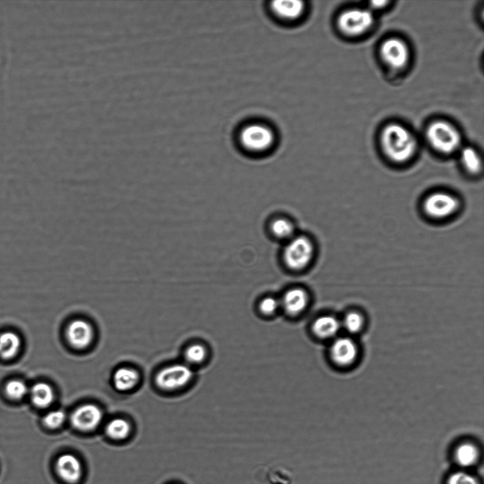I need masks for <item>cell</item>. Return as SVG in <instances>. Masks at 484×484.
<instances>
[{"label":"cell","instance_id":"6da1fadb","mask_svg":"<svg viewBox=\"0 0 484 484\" xmlns=\"http://www.w3.org/2000/svg\"><path fill=\"white\" fill-rule=\"evenodd\" d=\"M379 143L384 158L397 167L410 164L418 152L419 145L413 133L398 123H388L383 127Z\"/></svg>","mask_w":484,"mask_h":484},{"label":"cell","instance_id":"7a4b0ae2","mask_svg":"<svg viewBox=\"0 0 484 484\" xmlns=\"http://www.w3.org/2000/svg\"><path fill=\"white\" fill-rule=\"evenodd\" d=\"M463 200L456 192L434 188L423 195L419 207L422 215L432 223H441L455 218L462 210Z\"/></svg>","mask_w":484,"mask_h":484},{"label":"cell","instance_id":"3957f363","mask_svg":"<svg viewBox=\"0 0 484 484\" xmlns=\"http://www.w3.org/2000/svg\"><path fill=\"white\" fill-rule=\"evenodd\" d=\"M425 137L430 147L443 156L457 154L462 147L458 129L447 120L432 121L426 128Z\"/></svg>","mask_w":484,"mask_h":484},{"label":"cell","instance_id":"277c9868","mask_svg":"<svg viewBox=\"0 0 484 484\" xmlns=\"http://www.w3.org/2000/svg\"><path fill=\"white\" fill-rule=\"evenodd\" d=\"M315 252V245L309 237L305 235H294L288 240L283 249V261L291 269L300 271L310 265Z\"/></svg>","mask_w":484,"mask_h":484},{"label":"cell","instance_id":"5b68a950","mask_svg":"<svg viewBox=\"0 0 484 484\" xmlns=\"http://www.w3.org/2000/svg\"><path fill=\"white\" fill-rule=\"evenodd\" d=\"M374 13L368 8H350L337 18L339 30L349 37H358L367 33L374 25Z\"/></svg>","mask_w":484,"mask_h":484},{"label":"cell","instance_id":"8992f818","mask_svg":"<svg viewBox=\"0 0 484 484\" xmlns=\"http://www.w3.org/2000/svg\"><path fill=\"white\" fill-rule=\"evenodd\" d=\"M379 55L383 62L394 70L406 67L410 59L407 44L398 37H390L384 40L379 47Z\"/></svg>","mask_w":484,"mask_h":484},{"label":"cell","instance_id":"52a82bcc","mask_svg":"<svg viewBox=\"0 0 484 484\" xmlns=\"http://www.w3.org/2000/svg\"><path fill=\"white\" fill-rule=\"evenodd\" d=\"M241 145L248 151L262 152L269 150L274 141L271 128L261 123H252L244 127L240 134Z\"/></svg>","mask_w":484,"mask_h":484},{"label":"cell","instance_id":"ba28073f","mask_svg":"<svg viewBox=\"0 0 484 484\" xmlns=\"http://www.w3.org/2000/svg\"><path fill=\"white\" fill-rule=\"evenodd\" d=\"M192 369L186 364H176L162 369L156 376L157 385L164 390L184 387L192 379Z\"/></svg>","mask_w":484,"mask_h":484},{"label":"cell","instance_id":"9c48e42d","mask_svg":"<svg viewBox=\"0 0 484 484\" xmlns=\"http://www.w3.org/2000/svg\"><path fill=\"white\" fill-rule=\"evenodd\" d=\"M102 417V412L99 407L93 404H85L72 412L71 422L76 429L88 432L98 427Z\"/></svg>","mask_w":484,"mask_h":484},{"label":"cell","instance_id":"30bf717a","mask_svg":"<svg viewBox=\"0 0 484 484\" xmlns=\"http://www.w3.org/2000/svg\"><path fill=\"white\" fill-rule=\"evenodd\" d=\"M462 171L470 178L480 176L483 170V159L479 152L472 146H462L457 152Z\"/></svg>","mask_w":484,"mask_h":484},{"label":"cell","instance_id":"8fae6325","mask_svg":"<svg viewBox=\"0 0 484 484\" xmlns=\"http://www.w3.org/2000/svg\"><path fill=\"white\" fill-rule=\"evenodd\" d=\"M330 356L333 361L338 365L351 364L357 356L356 345L347 337L337 339L330 347Z\"/></svg>","mask_w":484,"mask_h":484},{"label":"cell","instance_id":"7c38bea8","mask_svg":"<svg viewBox=\"0 0 484 484\" xmlns=\"http://www.w3.org/2000/svg\"><path fill=\"white\" fill-rule=\"evenodd\" d=\"M67 337L72 346L77 349H83L90 344L93 338V330L91 325L82 320L71 322L67 330Z\"/></svg>","mask_w":484,"mask_h":484},{"label":"cell","instance_id":"4fadbf2b","mask_svg":"<svg viewBox=\"0 0 484 484\" xmlns=\"http://www.w3.org/2000/svg\"><path fill=\"white\" fill-rule=\"evenodd\" d=\"M56 471L65 482L75 483L81 476V465L79 459L72 454H63L56 462Z\"/></svg>","mask_w":484,"mask_h":484},{"label":"cell","instance_id":"5bb4252c","mask_svg":"<svg viewBox=\"0 0 484 484\" xmlns=\"http://www.w3.org/2000/svg\"><path fill=\"white\" fill-rule=\"evenodd\" d=\"M309 296L302 288H292L283 294L281 305L287 313L296 315L303 312L308 306Z\"/></svg>","mask_w":484,"mask_h":484},{"label":"cell","instance_id":"9a60e30c","mask_svg":"<svg viewBox=\"0 0 484 484\" xmlns=\"http://www.w3.org/2000/svg\"><path fill=\"white\" fill-rule=\"evenodd\" d=\"M271 8L274 14L280 18L293 21L303 14L305 7L301 1L279 0L273 1Z\"/></svg>","mask_w":484,"mask_h":484},{"label":"cell","instance_id":"2e32d148","mask_svg":"<svg viewBox=\"0 0 484 484\" xmlns=\"http://www.w3.org/2000/svg\"><path fill=\"white\" fill-rule=\"evenodd\" d=\"M479 457L478 447L471 442L461 443L454 451V461L462 468L474 466L478 462Z\"/></svg>","mask_w":484,"mask_h":484},{"label":"cell","instance_id":"e0dca14e","mask_svg":"<svg viewBox=\"0 0 484 484\" xmlns=\"http://www.w3.org/2000/svg\"><path fill=\"white\" fill-rule=\"evenodd\" d=\"M340 327L339 320L332 315L317 317L313 324L314 334L320 338H330L335 335Z\"/></svg>","mask_w":484,"mask_h":484},{"label":"cell","instance_id":"ac0fdd59","mask_svg":"<svg viewBox=\"0 0 484 484\" xmlns=\"http://www.w3.org/2000/svg\"><path fill=\"white\" fill-rule=\"evenodd\" d=\"M29 393L33 404L40 408L48 407L54 399L52 387L44 382H38L33 385Z\"/></svg>","mask_w":484,"mask_h":484},{"label":"cell","instance_id":"d6986e66","mask_svg":"<svg viewBox=\"0 0 484 484\" xmlns=\"http://www.w3.org/2000/svg\"><path fill=\"white\" fill-rule=\"evenodd\" d=\"M21 339L12 332H5L0 334V357L10 359L14 357L21 348Z\"/></svg>","mask_w":484,"mask_h":484},{"label":"cell","instance_id":"ffe728a7","mask_svg":"<svg viewBox=\"0 0 484 484\" xmlns=\"http://www.w3.org/2000/svg\"><path fill=\"white\" fill-rule=\"evenodd\" d=\"M138 378L137 371L133 368H120L113 375V383L118 390H128L137 384Z\"/></svg>","mask_w":484,"mask_h":484},{"label":"cell","instance_id":"44dd1931","mask_svg":"<svg viewBox=\"0 0 484 484\" xmlns=\"http://www.w3.org/2000/svg\"><path fill=\"white\" fill-rule=\"evenodd\" d=\"M270 228L274 235L279 239L288 240L294 236V225L285 218L274 219L271 223Z\"/></svg>","mask_w":484,"mask_h":484},{"label":"cell","instance_id":"7402d4cb","mask_svg":"<svg viewBox=\"0 0 484 484\" xmlns=\"http://www.w3.org/2000/svg\"><path fill=\"white\" fill-rule=\"evenodd\" d=\"M130 426L123 419H114L109 422L106 427L108 436L114 439H123L130 433Z\"/></svg>","mask_w":484,"mask_h":484},{"label":"cell","instance_id":"603a6c76","mask_svg":"<svg viewBox=\"0 0 484 484\" xmlns=\"http://www.w3.org/2000/svg\"><path fill=\"white\" fill-rule=\"evenodd\" d=\"M28 392V388L27 385L21 380H10L5 385V393L11 400H21L23 398Z\"/></svg>","mask_w":484,"mask_h":484},{"label":"cell","instance_id":"cb8c5ba5","mask_svg":"<svg viewBox=\"0 0 484 484\" xmlns=\"http://www.w3.org/2000/svg\"><path fill=\"white\" fill-rule=\"evenodd\" d=\"M446 484H480L478 478L471 473L459 470L451 473L446 480Z\"/></svg>","mask_w":484,"mask_h":484},{"label":"cell","instance_id":"d4e9b609","mask_svg":"<svg viewBox=\"0 0 484 484\" xmlns=\"http://www.w3.org/2000/svg\"><path fill=\"white\" fill-rule=\"evenodd\" d=\"M186 359L193 364H199L205 360L207 356L206 348L200 344L189 346L185 352Z\"/></svg>","mask_w":484,"mask_h":484},{"label":"cell","instance_id":"484cf974","mask_svg":"<svg viewBox=\"0 0 484 484\" xmlns=\"http://www.w3.org/2000/svg\"><path fill=\"white\" fill-rule=\"evenodd\" d=\"M343 325L347 332L356 333L361 330L363 325L362 317L356 312L349 313L344 318Z\"/></svg>","mask_w":484,"mask_h":484},{"label":"cell","instance_id":"4316f807","mask_svg":"<svg viewBox=\"0 0 484 484\" xmlns=\"http://www.w3.org/2000/svg\"><path fill=\"white\" fill-rule=\"evenodd\" d=\"M65 420V414L62 410H53L47 413L43 417L45 426L50 429L59 427Z\"/></svg>","mask_w":484,"mask_h":484},{"label":"cell","instance_id":"83f0119b","mask_svg":"<svg viewBox=\"0 0 484 484\" xmlns=\"http://www.w3.org/2000/svg\"><path fill=\"white\" fill-rule=\"evenodd\" d=\"M281 305L280 300L271 296L263 298L259 303L260 311L265 315L274 313Z\"/></svg>","mask_w":484,"mask_h":484},{"label":"cell","instance_id":"f1b7e54d","mask_svg":"<svg viewBox=\"0 0 484 484\" xmlns=\"http://www.w3.org/2000/svg\"><path fill=\"white\" fill-rule=\"evenodd\" d=\"M390 2L387 1H372L368 3V9L373 13L375 11L384 9Z\"/></svg>","mask_w":484,"mask_h":484}]
</instances>
